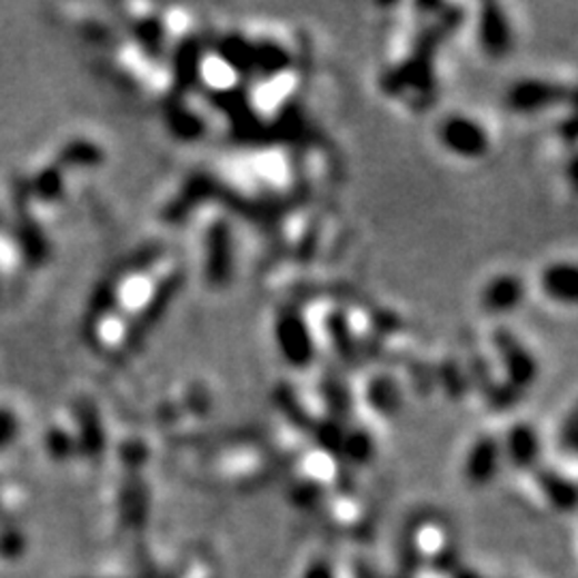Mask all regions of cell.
<instances>
[{"label":"cell","mask_w":578,"mask_h":578,"mask_svg":"<svg viewBox=\"0 0 578 578\" xmlns=\"http://www.w3.org/2000/svg\"><path fill=\"white\" fill-rule=\"evenodd\" d=\"M499 459H501V450L495 439L478 441L471 448V452L467 457V465H465L469 482L476 487L489 485L499 469Z\"/></svg>","instance_id":"6da1fadb"},{"label":"cell","mask_w":578,"mask_h":578,"mask_svg":"<svg viewBox=\"0 0 578 578\" xmlns=\"http://www.w3.org/2000/svg\"><path fill=\"white\" fill-rule=\"evenodd\" d=\"M538 485L545 492V497L552 504V508H557L561 512H572L575 510V506H577V489H575V485L568 478H564V476H559L555 471H542L538 476Z\"/></svg>","instance_id":"7a4b0ae2"},{"label":"cell","mask_w":578,"mask_h":578,"mask_svg":"<svg viewBox=\"0 0 578 578\" xmlns=\"http://www.w3.org/2000/svg\"><path fill=\"white\" fill-rule=\"evenodd\" d=\"M508 459L515 462L520 469L531 467L538 461L540 455V441L529 427H519L508 435V446H506Z\"/></svg>","instance_id":"3957f363"},{"label":"cell","mask_w":578,"mask_h":578,"mask_svg":"<svg viewBox=\"0 0 578 578\" xmlns=\"http://www.w3.org/2000/svg\"><path fill=\"white\" fill-rule=\"evenodd\" d=\"M146 512H148V501L144 495L138 491L127 492L120 501V519L127 527H140L144 525Z\"/></svg>","instance_id":"277c9868"},{"label":"cell","mask_w":578,"mask_h":578,"mask_svg":"<svg viewBox=\"0 0 578 578\" xmlns=\"http://www.w3.org/2000/svg\"><path fill=\"white\" fill-rule=\"evenodd\" d=\"M27 552V536L18 527L0 529V557L16 561Z\"/></svg>","instance_id":"5b68a950"},{"label":"cell","mask_w":578,"mask_h":578,"mask_svg":"<svg viewBox=\"0 0 578 578\" xmlns=\"http://www.w3.org/2000/svg\"><path fill=\"white\" fill-rule=\"evenodd\" d=\"M302 578H337V575L326 561H316L305 570Z\"/></svg>","instance_id":"8992f818"},{"label":"cell","mask_w":578,"mask_h":578,"mask_svg":"<svg viewBox=\"0 0 578 578\" xmlns=\"http://www.w3.org/2000/svg\"><path fill=\"white\" fill-rule=\"evenodd\" d=\"M452 578H482L478 572H474V570H467V568H461V570H457L455 572V577Z\"/></svg>","instance_id":"52a82bcc"}]
</instances>
